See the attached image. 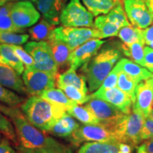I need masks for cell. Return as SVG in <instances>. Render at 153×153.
<instances>
[{
	"label": "cell",
	"mask_w": 153,
	"mask_h": 153,
	"mask_svg": "<svg viewBox=\"0 0 153 153\" xmlns=\"http://www.w3.org/2000/svg\"><path fill=\"white\" fill-rule=\"evenodd\" d=\"M0 153H18L13 148L10 144V141L5 137L0 142Z\"/></svg>",
	"instance_id": "b9f144b4"
},
{
	"label": "cell",
	"mask_w": 153,
	"mask_h": 153,
	"mask_svg": "<svg viewBox=\"0 0 153 153\" xmlns=\"http://www.w3.org/2000/svg\"><path fill=\"white\" fill-rule=\"evenodd\" d=\"M153 16V0H143Z\"/></svg>",
	"instance_id": "7dc6e473"
},
{
	"label": "cell",
	"mask_w": 153,
	"mask_h": 153,
	"mask_svg": "<svg viewBox=\"0 0 153 153\" xmlns=\"http://www.w3.org/2000/svg\"><path fill=\"white\" fill-rule=\"evenodd\" d=\"M148 118H151V119L153 120V108L152 109V111H151V112H150V115H149Z\"/></svg>",
	"instance_id": "f907efd6"
},
{
	"label": "cell",
	"mask_w": 153,
	"mask_h": 153,
	"mask_svg": "<svg viewBox=\"0 0 153 153\" xmlns=\"http://www.w3.org/2000/svg\"><path fill=\"white\" fill-rule=\"evenodd\" d=\"M3 137H4V135L1 133H0V142H1V140L3 139Z\"/></svg>",
	"instance_id": "f5cc1de1"
},
{
	"label": "cell",
	"mask_w": 153,
	"mask_h": 153,
	"mask_svg": "<svg viewBox=\"0 0 153 153\" xmlns=\"http://www.w3.org/2000/svg\"><path fill=\"white\" fill-rule=\"evenodd\" d=\"M0 63H3V64H6L5 61L4 60V59L2 58V57H1V55H0ZM6 65H7V64H6Z\"/></svg>",
	"instance_id": "816d5d0a"
},
{
	"label": "cell",
	"mask_w": 153,
	"mask_h": 153,
	"mask_svg": "<svg viewBox=\"0 0 153 153\" xmlns=\"http://www.w3.org/2000/svg\"><path fill=\"white\" fill-rule=\"evenodd\" d=\"M24 49L34 60L33 69L51 72L57 75L59 68L53 58L47 41H30L24 45Z\"/></svg>",
	"instance_id": "9c48e42d"
},
{
	"label": "cell",
	"mask_w": 153,
	"mask_h": 153,
	"mask_svg": "<svg viewBox=\"0 0 153 153\" xmlns=\"http://www.w3.org/2000/svg\"><path fill=\"white\" fill-rule=\"evenodd\" d=\"M0 55L5 61L7 65L10 66L20 75L24 73L25 66L14 53L11 45L0 44Z\"/></svg>",
	"instance_id": "484cf974"
},
{
	"label": "cell",
	"mask_w": 153,
	"mask_h": 153,
	"mask_svg": "<svg viewBox=\"0 0 153 153\" xmlns=\"http://www.w3.org/2000/svg\"><path fill=\"white\" fill-rule=\"evenodd\" d=\"M85 106L89 109L102 125L115 131L116 126L123 119L126 114L106 101L91 97Z\"/></svg>",
	"instance_id": "ba28073f"
},
{
	"label": "cell",
	"mask_w": 153,
	"mask_h": 153,
	"mask_svg": "<svg viewBox=\"0 0 153 153\" xmlns=\"http://www.w3.org/2000/svg\"><path fill=\"white\" fill-rule=\"evenodd\" d=\"M137 153H148L147 152L146 148H145V145L144 143L140 145L139 147L137 148Z\"/></svg>",
	"instance_id": "c3c4849f"
},
{
	"label": "cell",
	"mask_w": 153,
	"mask_h": 153,
	"mask_svg": "<svg viewBox=\"0 0 153 153\" xmlns=\"http://www.w3.org/2000/svg\"><path fill=\"white\" fill-rule=\"evenodd\" d=\"M142 140L153 138V120L150 118H145L141 133Z\"/></svg>",
	"instance_id": "ab89813d"
},
{
	"label": "cell",
	"mask_w": 153,
	"mask_h": 153,
	"mask_svg": "<svg viewBox=\"0 0 153 153\" xmlns=\"http://www.w3.org/2000/svg\"><path fill=\"white\" fill-rule=\"evenodd\" d=\"M51 48L53 58L57 63L58 68H65L70 67L69 57L72 51L65 43L57 40H48L47 41Z\"/></svg>",
	"instance_id": "7402d4cb"
},
{
	"label": "cell",
	"mask_w": 153,
	"mask_h": 153,
	"mask_svg": "<svg viewBox=\"0 0 153 153\" xmlns=\"http://www.w3.org/2000/svg\"><path fill=\"white\" fill-rule=\"evenodd\" d=\"M119 153H133V145L129 143H119Z\"/></svg>",
	"instance_id": "f6af8a7d"
},
{
	"label": "cell",
	"mask_w": 153,
	"mask_h": 153,
	"mask_svg": "<svg viewBox=\"0 0 153 153\" xmlns=\"http://www.w3.org/2000/svg\"><path fill=\"white\" fill-rule=\"evenodd\" d=\"M119 143L113 142L85 143V144L80 147L78 153H119Z\"/></svg>",
	"instance_id": "cb8c5ba5"
},
{
	"label": "cell",
	"mask_w": 153,
	"mask_h": 153,
	"mask_svg": "<svg viewBox=\"0 0 153 153\" xmlns=\"http://www.w3.org/2000/svg\"><path fill=\"white\" fill-rule=\"evenodd\" d=\"M118 74H119V70L117 67L115 66L114 69H112L111 71L110 72V73L108 74V76L105 78L103 83L101 84V87L97 90L104 91L106 89L116 87L117 86Z\"/></svg>",
	"instance_id": "f35d334b"
},
{
	"label": "cell",
	"mask_w": 153,
	"mask_h": 153,
	"mask_svg": "<svg viewBox=\"0 0 153 153\" xmlns=\"http://www.w3.org/2000/svg\"><path fill=\"white\" fill-rule=\"evenodd\" d=\"M55 28V26L43 18L28 30V35L32 41H47Z\"/></svg>",
	"instance_id": "d4e9b609"
},
{
	"label": "cell",
	"mask_w": 153,
	"mask_h": 153,
	"mask_svg": "<svg viewBox=\"0 0 153 153\" xmlns=\"http://www.w3.org/2000/svg\"><path fill=\"white\" fill-rule=\"evenodd\" d=\"M67 113L76 120L87 125H100V121L86 106L74 105L67 110Z\"/></svg>",
	"instance_id": "4316f807"
},
{
	"label": "cell",
	"mask_w": 153,
	"mask_h": 153,
	"mask_svg": "<svg viewBox=\"0 0 153 153\" xmlns=\"http://www.w3.org/2000/svg\"><path fill=\"white\" fill-rule=\"evenodd\" d=\"M68 1V0H36V3L43 19L56 26L60 24V14Z\"/></svg>",
	"instance_id": "e0dca14e"
},
{
	"label": "cell",
	"mask_w": 153,
	"mask_h": 153,
	"mask_svg": "<svg viewBox=\"0 0 153 153\" xmlns=\"http://www.w3.org/2000/svg\"><path fill=\"white\" fill-rule=\"evenodd\" d=\"M94 17L80 0H70L61 13L60 22L66 27L94 28Z\"/></svg>",
	"instance_id": "52a82bcc"
},
{
	"label": "cell",
	"mask_w": 153,
	"mask_h": 153,
	"mask_svg": "<svg viewBox=\"0 0 153 153\" xmlns=\"http://www.w3.org/2000/svg\"><path fill=\"white\" fill-rule=\"evenodd\" d=\"M13 4V1H9L0 7V30L24 33L25 29L17 28L11 19V9Z\"/></svg>",
	"instance_id": "83f0119b"
},
{
	"label": "cell",
	"mask_w": 153,
	"mask_h": 153,
	"mask_svg": "<svg viewBox=\"0 0 153 153\" xmlns=\"http://www.w3.org/2000/svg\"><path fill=\"white\" fill-rule=\"evenodd\" d=\"M14 50V53L20 59V60L24 65L25 69L33 68L34 67V60L29 53H28L24 48L20 46L19 45H11Z\"/></svg>",
	"instance_id": "74e56055"
},
{
	"label": "cell",
	"mask_w": 153,
	"mask_h": 153,
	"mask_svg": "<svg viewBox=\"0 0 153 153\" xmlns=\"http://www.w3.org/2000/svg\"><path fill=\"white\" fill-rule=\"evenodd\" d=\"M0 133L9 140L15 146H18V138L14 124L10 120L0 111Z\"/></svg>",
	"instance_id": "836d02e7"
},
{
	"label": "cell",
	"mask_w": 153,
	"mask_h": 153,
	"mask_svg": "<svg viewBox=\"0 0 153 153\" xmlns=\"http://www.w3.org/2000/svg\"><path fill=\"white\" fill-rule=\"evenodd\" d=\"M148 46H150V48H153V42H152V43H151L150 44H149Z\"/></svg>",
	"instance_id": "db71d44e"
},
{
	"label": "cell",
	"mask_w": 153,
	"mask_h": 153,
	"mask_svg": "<svg viewBox=\"0 0 153 153\" xmlns=\"http://www.w3.org/2000/svg\"><path fill=\"white\" fill-rule=\"evenodd\" d=\"M24 101L25 99L22 96L0 85V103L9 106L17 107L21 106Z\"/></svg>",
	"instance_id": "d6a6232c"
},
{
	"label": "cell",
	"mask_w": 153,
	"mask_h": 153,
	"mask_svg": "<svg viewBox=\"0 0 153 153\" xmlns=\"http://www.w3.org/2000/svg\"><path fill=\"white\" fill-rule=\"evenodd\" d=\"M124 10L131 25L140 29L149 27L153 16L143 0H122Z\"/></svg>",
	"instance_id": "8fae6325"
},
{
	"label": "cell",
	"mask_w": 153,
	"mask_h": 153,
	"mask_svg": "<svg viewBox=\"0 0 153 153\" xmlns=\"http://www.w3.org/2000/svg\"><path fill=\"white\" fill-rule=\"evenodd\" d=\"M79 126L80 124L76 121L75 118L66 112L62 117L57 120L48 133L53 136L66 139L70 137Z\"/></svg>",
	"instance_id": "d6986e66"
},
{
	"label": "cell",
	"mask_w": 153,
	"mask_h": 153,
	"mask_svg": "<svg viewBox=\"0 0 153 153\" xmlns=\"http://www.w3.org/2000/svg\"><path fill=\"white\" fill-rule=\"evenodd\" d=\"M144 144L145 145L147 152L148 153H153V138L146 140Z\"/></svg>",
	"instance_id": "bcb514c9"
},
{
	"label": "cell",
	"mask_w": 153,
	"mask_h": 153,
	"mask_svg": "<svg viewBox=\"0 0 153 153\" xmlns=\"http://www.w3.org/2000/svg\"><path fill=\"white\" fill-rule=\"evenodd\" d=\"M88 11L94 16L108 14L116 5L122 2V0H82Z\"/></svg>",
	"instance_id": "603a6c76"
},
{
	"label": "cell",
	"mask_w": 153,
	"mask_h": 153,
	"mask_svg": "<svg viewBox=\"0 0 153 153\" xmlns=\"http://www.w3.org/2000/svg\"><path fill=\"white\" fill-rule=\"evenodd\" d=\"M76 71V70L73 68H69L66 71L57 76L56 85L57 87L59 88L62 86H72L84 93L88 94L89 89L85 77L82 74H78Z\"/></svg>",
	"instance_id": "ffe728a7"
},
{
	"label": "cell",
	"mask_w": 153,
	"mask_h": 153,
	"mask_svg": "<svg viewBox=\"0 0 153 153\" xmlns=\"http://www.w3.org/2000/svg\"><path fill=\"white\" fill-rule=\"evenodd\" d=\"M145 120L143 115L133 110L131 114L126 115L123 131L126 143L136 146L142 142L141 133Z\"/></svg>",
	"instance_id": "2e32d148"
},
{
	"label": "cell",
	"mask_w": 153,
	"mask_h": 153,
	"mask_svg": "<svg viewBox=\"0 0 153 153\" xmlns=\"http://www.w3.org/2000/svg\"><path fill=\"white\" fill-rule=\"evenodd\" d=\"M29 38L28 34L0 30V44L20 45L26 43Z\"/></svg>",
	"instance_id": "e575fe53"
},
{
	"label": "cell",
	"mask_w": 153,
	"mask_h": 153,
	"mask_svg": "<svg viewBox=\"0 0 153 153\" xmlns=\"http://www.w3.org/2000/svg\"><path fill=\"white\" fill-rule=\"evenodd\" d=\"M65 94L67 97L77 104H86L90 99V95L84 93L77 88L72 86H62L59 87Z\"/></svg>",
	"instance_id": "8d00e7d4"
},
{
	"label": "cell",
	"mask_w": 153,
	"mask_h": 153,
	"mask_svg": "<svg viewBox=\"0 0 153 153\" xmlns=\"http://www.w3.org/2000/svg\"><path fill=\"white\" fill-rule=\"evenodd\" d=\"M137 84L138 83L131 76L126 72L119 71L117 87L131 97L133 104L135 99V88Z\"/></svg>",
	"instance_id": "1f68e13d"
},
{
	"label": "cell",
	"mask_w": 153,
	"mask_h": 153,
	"mask_svg": "<svg viewBox=\"0 0 153 153\" xmlns=\"http://www.w3.org/2000/svg\"><path fill=\"white\" fill-rule=\"evenodd\" d=\"M10 118L18 138L16 148L19 153H36L46 144L49 136L30 124L22 111L14 115Z\"/></svg>",
	"instance_id": "3957f363"
},
{
	"label": "cell",
	"mask_w": 153,
	"mask_h": 153,
	"mask_svg": "<svg viewBox=\"0 0 153 153\" xmlns=\"http://www.w3.org/2000/svg\"><path fill=\"white\" fill-rule=\"evenodd\" d=\"M153 108V80L152 78L140 82L135 88V99L133 111L148 118Z\"/></svg>",
	"instance_id": "5bb4252c"
},
{
	"label": "cell",
	"mask_w": 153,
	"mask_h": 153,
	"mask_svg": "<svg viewBox=\"0 0 153 153\" xmlns=\"http://www.w3.org/2000/svg\"><path fill=\"white\" fill-rule=\"evenodd\" d=\"M22 79L28 95L41 96L45 91L54 88L57 75L51 72L30 68L25 69Z\"/></svg>",
	"instance_id": "30bf717a"
},
{
	"label": "cell",
	"mask_w": 153,
	"mask_h": 153,
	"mask_svg": "<svg viewBox=\"0 0 153 153\" xmlns=\"http://www.w3.org/2000/svg\"><path fill=\"white\" fill-rule=\"evenodd\" d=\"M144 45L145 43L140 42H135L128 45H126L123 43L120 44V48L123 55L131 58L134 62L143 67L145 55Z\"/></svg>",
	"instance_id": "4dcf8cb0"
},
{
	"label": "cell",
	"mask_w": 153,
	"mask_h": 153,
	"mask_svg": "<svg viewBox=\"0 0 153 153\" xmlns=\"http://www.w3.org/2000/svg\"><path fill=\"white\" fill-rule=\"evenodd\" d=\"M90 97L101 99L110 103L124 114L128 115L132 111L133 101L131 97L118 87H116L104 91L97 90L91 94Z\"/></svg>",
	"instance_id": "9a60e30c"
},
{
	"label": "cell",
	"mask_w": 153,
	"mask_h": 153,
	"mask_svg": "<svg viewBox=\"0 0 153 153\" xmlns=\"http://www.w3.org/2000/svg\"><path fill=\"white\" fill-rule=\"evenodd\" d=\"M151 78H152V79L153 80V72H152V76H151Z\"/></svg>",
	"instance_id": "9f6ffc18"
},
{
	"label": "cell",
	"mask_w": 153,
	"mask_h": 153,
	"mask_svg": "<svg viewBox=\"0 0 153 153\" xmlns=\"http://www.w3.org/2000/svg\"><path fill=\"white\" fill-rule=\"evenodd\" d=\"M117 36L126 45H131L135 42L145 43L143 29L135 27L133 25L122 27L118 31Z\"/></svg>",
	"instance_id": "f546056e"
},
{
	"label": "cell",
	"mask_w": 153,
	"mask_h": 153,
	"mask_svg": "<svg viewBox=\"0 0 153 153\" xmlns=\"http://www.w3.org/2000/svg\"><path fill=\"white\" fill-rule=\"evenodd\" d=\"M143 38L145 45H148L149 44L153 42V25L149 26V27L143 29Z\"/></svg>",
	"instance_id": "ee69618b"
},
{
	"label": "cell",
	"mask_w": 153,
	"mask_h": 153,
	"mask_svg": "<svg viewBox=\"0 0 153 153\" xmlns=\"http://www.w3.org/2000/svg\"><path fill=\"white\" fill-rule=\"evenodd\" d=\"M23 114L30 124L43 132L51 128L67 112L65 107L55 104L40 96H30L21 105Z\"/></svg>",
	"instance_id": "7a4b0ae2"
},
{
	"label": "cell",
	"mask_w": 153,
	"mask_h": 153,
	"mask_svg": "<svg viewBox=\"0 0 153 153\" xmlns=\"http://www.w3.org/2000/svg\"><path fill=\"white\" fill-rule=\"evenodd\" d=\"M130 25L123 3L116 5L108 14L97 16L94 22V27L100 32L102 39L116 36L120 28Z\"/></svg>",
	"instance_id": "8992f818"
},
{
	"label": "cell",
	"mask_w": 153,
	"mask_h": 153,
	"mask_svg": "<svg viewBox=\"0 0 153 153\" xmlns=\"http://www.w3.org/2000/svg\"><path fill=\"white\" fill-rule=\"evenodd\" d=\"M116 66L119 71L124 72L131 76L137 83L143 80L148 79L152 76V72L149 71L148 69L128 59L121 58L116 63Z\"/></svg>",
	"instance_id": "44dd1931"
},
{
	"label": "cell",
	"mask_w": 153,
	"mask_h": 153,
	"mask_svg": "<svg viewBox=\"0 0 153 153\" xmlns=\"http://www.w3.org/2000/svg\"><path fill=\"white\" fill-rule=\"evenodd\" d=\"M0 85L20 94L28 95L20 74L3 63H0Z\"/></svg>",
	"instance_id": "ac0fdd59"
},
{
	"label": "cell",
	"mask_w": 153,
	"mask_h": 153,
	"mask_svg": "<svg viewBox=\"0 0 153 153\" xmlns=\"http://www.w3.org/2000/svg\"><path fill=\"white\" fill-rule=\"evenodd\" d=\"M66 139L74 145L89 142L120 143L116 132L102 125H80Z\"/></svg>",
	"instance_id": "5b68a950"
},
{
	"label": "cell",
	"mask_w": 153,
	"mask_h": 153,
	"mask_svg": "<svg viewBox=\"0 0 153 153\" xmlns=\"http://www.w3.org/2000/svg\"><path fill=\"white\" fill-rule=\"evenodd\" d=\"M105 43L103 40L93 38L73 50L69 57L70 68L75 70L81 68L97 55Z\"/></svg>",
	"instance_id": "4fadbf2b"
},
{
	"label": "cell",
	"mask_w": 153,
	"mask_h": 153,
	"mask_svg": "<svg viewBox=\"0 0 153 153\" xmlns=\"http://www.w3.org/2000/svg\"><path fill=\"white\" fill-rule=\"evenodd\" d=\"M120 44L106 45L89 62L81 67V72L87 81L89 92H94L101 87L105 78L115 65L123 57Z\"/></svg>",
	"instance_id": "6da1fadb"
},
{
	"label": "cell",
	"mask_w": 153,
	"mask_h": 153,
	"mask_svg": "<svg viewBox=\"0 0 153 153\" xmlns=\"http://www.w3.org/2000/svg\"><path fill=\"white\" fill-rule=\"evenodd\" d=\"M93 38L102 39L101 33L95 28L66 27L61 26L54 28L48 40H57L62 42L72 51Z\"/></svg>",
	"instance_id": "277c9868"
},
{
	"label": "cell",
	"mask_w": 153,
	"mask_h": 153,
	"mask_svg": "<svg viewBox=\"0 0 153 153\" xmlns=\"http://www.w3.org/2000/svg\"><path fill=\"white\" fill-rule=\"evenodd\" d=\"M16 0H0V7L4 4H5L6 3L9 2V1H14Z\"/></svg>",
	"instance_id": "681fc988"
},
{
	"label": "cell",
	"mask_w": 153,
	"mask_h": 153,
	"mask_svg": "<svg viewBox=\"0 0 153 153\" xmlns=\"http://www.w3.org/2000/svg\"><path fill=\"white\" fill-rule=\"evenodd\" d=\"M11 17L17 28L24 29L36 24L41 18V14L30 1H20L13 4Z\"/></svg>",
	"instance_id": "7c38bea8"
},
{
	"label": "cell",
	"mask_w": 153,
	"mask_h": 153,
	"mask_svg": "<svg viewBox=\"0 0 153 153\" xmlns=\"http://www.w3.org/2000/svg\"><path fill=\"white\" fill-rule=\"evenodd\" d=\"M36 153H73L66 145L57 141L53 137H49L46 144L36 151Z\"/></svg>",
	"instance_id": "d590c367"
},
{
	"label": "cell",
	"mask_w": 153,
	"mask_h": 153,
	"mask_svg": "<svg viewBox=\"0 0 153 153\" xmlns=\"http://www.w3.org/2000/svg\"><path fill=\"white\" fill-rule=\"evenodd\" d=\"M40 97L51 101L53 104L61 105V106L65 107L67 110L70 108V107L73 106L74 105L77 104L74 101L69 99L64 91L59 88L58 89L51 88V89H48V90L44 91Z\"/></svg>",
	"instance_id": "f1b7e54d"
},
{
	"label": "cell",
	"mask_w": 153,
	"mask_h": 153,
	"mask_svg": "<svg viewBox=\"0 0 153 153\" xmlns=\"http://www.w3.org/2000/svg\"><path fill=\"white\" fill-rule=\"evenodd\" d=\"M144 65L143 67L149 71L153 72V48L150 46L144 47Z\"/></svg>",
	"instance_id": "60d3db41"
},
{
	"label": "cell",
	"mask_w": 153,
	"mask_h": 153,
	"mask_svg": "<svg viewBox=\"0 0 153 153\" xmlns=\"http://www.w3.org/2000/svg\"><path fill=\"white\" fill-rule=\"evenodd\" d=\"M22 1H33V2H36V0H22Z\"/></svg>",
	"instance_id": "11a10c76"
},
{
	"label": "cell",
	"mask_w": 153,
	"mask_h": 153,
	"mask_svg": "<svg viewBox=\"0 0 153 153\" xmlns=\"http://www.w3.org/2000/svg\"><path fill=\"white\" fill-rule=\"evenodd\" d=\"M0 111L3 113L5 116H8V117L11 118L15 114H18L19 112H20L21 111L19 109L16 107H11L7 106V105L1 104L0 103Z\"/></svg>",
	"instance_id": "7bdbcfd3"
}]
</instances>
